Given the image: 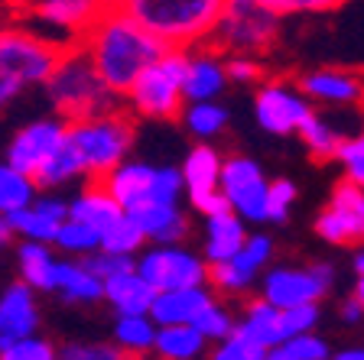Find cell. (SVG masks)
<instances>
[{"instance_id": "ffe728a7", "label": "cell", "mask_w": 364, "mask_h": 360, "mask_svg": "<svg viewBox=\"0 0 364 360\" xmlns=\"http://www.w3.org/2000/svg\"><path fill=\"white\" fill-rule=\"evenodd\" d=\"M215 302V293L208 285L198 289H173V293H156L150 305V318L156 328H176V324H192L205 305Z\"/></svg>"}, {"instance_id": "816d5d0a", "label": "cell", "mask_w": 364, "mask_h": 360, "mask_svg": "<svg viewBox=\"0 0 364 360\" xmlns=\"http://www.w3.org/2000/svg\"><path fill=\"white\" fill-rule=\"evenodd\" d=\"M20 91H23L20 82H14V78H7L4 72H0V111H4V107H7L10 101L20 94Z\"/></svg>"}, {"instance_id": "3957f363", "label": "cell", "mask_w": 364, "mask_h": 360, "mask_svg": "<svg viewBox=\"0 0 364 360\" xmlns=\"http://www.w3.org/2000/svg\"><path fill=\"white\" fill-rule=\"evenodd\" d=\"M46 88H49L53 107L59 111V117L65 124L91 120V117H101V114H111L124 107V101L95 75V68H91V62L85 59V53L78 45H72L62 55V62L55 65Z\"/></svg>"}, {"instance_id": "ee69618b", "label": "cell", "mask_w": 364, "mask_h": 360, "mask_svg": "<svg viewBox=\"0 0 364 360\" xmlns=\"http://www.w3.org/2000/svg\"><path fill=\"white\" fill-rule=\"evenodd\" d=\"M85 270L91 273V276H98L101 283H107V279L114 276H124V273L134 270V256H121V253H107V250H98V253L85 256Z\"/></svg>"}, {"instance_id": "f6af8a7d", "label": "cell", "mask_w": 364, "mask_h": 360, "mask_svg": "<svg viewBox=\"0 0 364 360\" xmlns=\"http://www.w3.org/2000/svg\"><path fill=\"white\" fill-rule=\"evenodd\" d=\"M296 202V185L289 179H270V192H267V221L270 224H283L289 218V208Z\"/></svg>"}, {"instance_id": "8992f818", "label": "cell", "mask_w": 364, "mask_h": 360, "mask_svg": "<svg viewBox=\"0 0 364 360\" xmlns=\"http://www.w3.org/2000/svg\"><path fill=\"white\" fill-rule=\"evenodd\" d=\"M189 53L186 49H166L156 65H150L144 75L130 84L124 94V111L140 114L146 120H179L182 107V78H186Z\"/></svg>"}, {"instance_id": "f35d334b", "label": "cell", "mask_w": 364, "mask_h": 360, "mask_svg": "<svg viewBox=\"0 0 364 360\" xmlns=\"http://www.w3.org/2000/svg\"><path fill=\"white\" fill-rule=\"evenodd\" d=\"M0 360H59V344H53L43 334H33V338L0 347Z\"/></svg>"}, {"instance_id": "836d02e7", "label": "cell", "mask_w": 364, "mask_h": 360, "mask_svg": "<svg viewBox=\"0 0 364 360\" xmlns=\"http://www.w3.org/2000/svg\"><path fill=\"white\" fill-rule=\"evenodd\" d=\"M7 227H10V234H20L23 240H33V244H46V247H53L62 224H53V221L43 218V214L30 204V208L7 214Z\"/></svg>"}, {"instance_id": "ab89813d", "label": "cell", "mask_w": 364, "mask_h": 360, "mask_svg": "<svg viewBox=\"0 0 364 360\" xmlns=\"http://www.w3.org/2000/svg\"><path fill=\"white\" fill-rule=\"evenodd\" d=\"M270 256H273V237L270 234H247V240H244L241 253L235 256V263L244 273L257 276L267 263H270Z\"/></svg>"}, {"instance_id": "d590c367", "label": "cell", "mask_w": 364, "mask_h": 360, "mask_svg": "<svg viewBox=\"0 0 364 360\" xmlns=\"http://www.w3.org/2000/svg\"><path fill=\"white\" fill-rule=\"evenodd\" d=\"M55 247H59L62 253H72V256H78V260H85V256H91V253H98L101 250V234L95 231V227L82 224V221L68 218L65 224L59 227Z\"/></svg>"}, {"instance_id": "681fc988", "label": "cell", "mask_w": 364, "mask_h": 360, "mask_svg": "<svg viewBox=\"0 0 364 360\" xmlns=\"http://www.w3.org/2000/svg\"><path fill=\"white\" fill-rule=\"evenodd\" d=\"M33 208L43 214V218H49L53 224H65L68 221V198H59V195H39L36 202H33Z\"/></svg>"}, {"instance_id": "7dc6e473", "label": "cell", "mask_w": 364, "mask_h": 360, "mask_svg": "<svg viewBox=\"0 0 364 360\" xmlns=\"http://www.w3.org/2000/svg\"><path fill=\"white\" fill-rule=\"evenodd\" d=\"M318 305H299V308H287L283 312V331H287V341L289 338H299V334H312L318 324Z\"/></svg>"}, {"instance_id": "603a6c76", "label": "cell", "mask_w": 364, "mask_h": 360, "mask_svg": "<svg viewBox=\"0 0 364 360\" xmlns=\"http://www.w3.org/2000/svg\"><path fill=\"white\" fill-rule=\"evenodd\" d=\"M68 218L82 221V224L95 227L98 234H105L114 221L124 218V208L107 195L101 182H88L75 198H68Z\"/></svg>"}, {"instance_id": "5b68a950", "label": "cell", "mask_w": 364, "mask_h": 360, "mask_svg": "<svg viewBox=\"0 0 364 360\" xmlns=\"http://www.w3.org/2000/svg\"><path fill=\"white\" fill-rule=\"evenodd\" d=\"M283 20L257 0H228L225 13L215 26L212 45L218 55H264L280 43Z\"/></svg>"}, {"instance_id": "f546056e", "label": "cell", "mask_w": 364, "mask_h": 360, "mask_svg": "<svg viewBox=\"0 0 364 360\" xmlns=\"http://www.w3.org/2000/svg\"><path fill=\"white\" fill-rule=\"evenodd\" d=\"M241 324H244V328H250L260 341H264L267 351L287 341V331H283V312H280V308H273V305H267L260 295H257V299H250L247 305H244Z\"/></svg>"}, {"instance_id": "6da1fadb", "label": "cell", "mask_w": 364, "mask_h": 360, "mask_svg": "<svg viewBox=\"0 0 364 360\" xmlns=\"http://www.w3.org/2000/svg\"><path fill=\"white\" fill-rule=\"evenodd\" d=\"M78 49L91 62L95 75L121 101L130 91V84L166 53V45L156 36H150L140 23L130 20L124 10H105L95 20V26L78 39Z\"/></svg>"}, {"instance_id": "7c38bea8", "label": "cell", "mask_w": 364, "mask_h": 360, "mask_svg": "<svg viewBox=\"0 0 364 360\" xmlns=\"http://www.w3.org/2000/svg\"><path fill=\"white\" fill-rule=\"evenodd\" d=\"M316 234L332 247L364 244V188L341 179L332 188L328 204L316 214Z\"/></svg>"}, {"instance_id": "e0dca14e", "label": "cell", "mask_w": 364, "mask_h": 360, "mask_svg": "<svg viewBox=\"0 0 364 360\" xmlns=\"http://www.w3.org/2000/svg\"><path fill=\"white\" fill-rule=\"evenodd\" d=\"M36 331H39L36 293L16 279V283H10L0 293V347H7L23 338H33Z\"/></svg>"}, {"instance_id": "11a10c76", "label": "cell", "mask_w": 364, "mask_h": 360, "mask_svg": "<svg viewBox=\"0 0 364 360\" xmlns=\"http://www.w3.org/2000/svg\"><path fill=\"white\" fill-rule=\"evenodd\" d=\"M351 266H355L358 276H364V244L358 247V253H355V260H351Z\"/></svg>"}, {"instance_id": "94428289", "label": "cell", "mask_w": 364, "mask_h": 360, "mask_svg": "<svg viewBox=\"0 0 364 360\" xmlns=\"http://www.w3.org/2000/svg\"><path fill=\"white\" fill-rule=\"evenodd\" d=\"M127 360H153V354H150V357H127Z\"/></svg>"}, {"instance_id": "b9f144b4", "label": "cell", "mask_w": 364, "mask_h": 360, "mask_svg": "<svg viewBox=\"0 0 364 360\" xmlns=\"http://www.w3.org/2000/svg\"><path fill=\"white\" fill-rule=\"evenodd\" d=\"M335 159L345 165V182L364 188V130L355 136H345L338 153H335Z\"/></svg>"}, {"instance_id": "5bb4252c", "label": "cell", "mask_w": 364, "mask_h": 360, "mask_svg": "<svg viewBox=\"0 0 364 360\" xmlns=\"http://www.w3.org/2000/svg\"><path fill=\"white\" fill-rule=\"evenodd\" d=\"M68 140V124L62 117H43L26 124L23 130H16L14 140L7 146V165L23 175H36V169L43 163L55 156Z\"/></svg>"}, {"instance_id": "83f0119b", "label": "cell", "mask_w": 364, "mask_h": 360, "mask_svg": "<svg viewBox=\"0 0 364 360\" xmlns=\"http://www.w3.org/2000/svg\"><path fill=\"white\" fill-rule=\"evenodd\" d=\"M156 324L150 315H121L114 322L111 344L124 354V357H150L153 344H156Z\"/></svg>"}, {"instance_id": "7bdbcfd3", "label": "cell", "mask_w": 364, "mask_h": 360, "mask_svg": "<svg viewBox=\"0 0 364 360\" xmlns=\"http://www.w3.org/2000/svg\"><path fill=\"white\" fill-rule=\"evenodd\" d=\"M59 360H127L111 341H65L59 344Z\"/></svg>"}, {"instance_id": "484cf974", "label": "cell", "mask_w": 364, "mask_h": 360, "mask_svg": "<svg viewBox=\"0 0 364 360\" xmlns=\"http://www.w3.org/2000/svg\"><path fill=\"white\" fill-rule=\"evenodd\" d=\"M55 293L72 305H95V302H105V283L91 276L82 260H59Z\"/></svg>"}, {"instance_id": "9f6ffc18", "label": "cell", "mask_w": 364, "mask_h": 360, "mask_svg": "<svg viewBox=\"0 0 364 360\" xmlns=\"http://www.w3.org/2000/svg\"><path fill=\"white\" fill-rule=\"evenodd\" d=\"M351 299H355L358 305L364 308V276H358V283H355V295H351Z\"/></svg>"}, {"instance_id": "8fae6325", "label": "cell", "mask_w": 364, "mask_h": 360, "mask_svg": "<svg viewBox=\"0 0 364 360\" xmlns=\"http://www.w3.org/2000/svg\"><path fill=\"white\" fill-rule=\"evenodd\" d=\"M267 192H270V179L264 175L260 163H254L250 156L225 159V165H221V195L244 224H264L267 221Z\"/></svg>"}, {"instance_id": "bcb514c9", "label": "cell", "mask_w": 364, "mask_h": 360, "mask_svg": "<svg viewBox=\"0 0 364 360\" xmlns=\"http://www.w3.org/2000/svg\"><path fill=\"white\" fill-rule=\"evenodd\" d=\"M225 75L237 84H260L264 82V62L254 55H225Z\"/></svg>"}, {"instance_id": "4dcf8cb0", "label": "cell", "mask_w": 364, "mask_h": 360, "mask_svg": "<svg viewBox=\"0 0 364 360\" xmlns=\"http://www.w3.org/2000/svg\"><path fill=\"white\" fill-rule=\"evenodd\" d=\"M36 198H39V188L30 175L10 169L7 163L0 165V214H4V218L14 214V211L30 208Z\"/></svg>"}, {"instance_id": "91938a15", "label": "cell", "mask_w": 364, "mask_h": 360, "mask_svg": "<svg viewBox=\"0 0 364 360\" xmlns=\"http://www.w3.org/2000/svg\"><path fill=\"white\" fill-rule=\"evenodd\" d=\"M14 4L23 10H30V7H36V4H43V0H14Z\"/></svg>"}, {"instance_id": "680465c9", "label": "cell", "mask_w": 364, "mask_h": 360, "mask_svg": "<svg viewBox=\"0 0 364 360\" xmlns=\"http://www.w3.org/2000/svg\"><path fill=\"white\" fill-rule=\"evenodd\" d=\"M127 4H130V0H101V7H105V10H124Z\"/></svg>"}, {"instance_id": "f907efd6", "label": "cell", "mask_w": 364, "mask_h": 360, "mask_svg": "<svg viewBox=\"0 0 364 360\" xmlns=\"http://www.w3.org/2000/svg\"><path fill=\"white\" fill-rule=\"evenodd\" d=\"M208 360H250V357L235 344V341L228 338V341H221V344H215V351H212Z\"/></svg>"}, {"instance_id": "d4e9b609", "label": "cell", "mask_w": 364, "mask_h": 360, "mask_svg": "<svg viewBox=\"0 0 364 360\" xmlns=\"http://www.w3.org/2000/svg\"><path fill=\"white\" fill-rule=\"evenodd\" d=\"M156 299L150 285L136 276V270L124 273V276H114L105 283V302L121 315H150V305Z\"/></svg>"}, {"instance_id": "e575fe53", "label": "cell", "mask_w": 364, "mask_h": 360, "mask_svg": "<svg viewBox=\"0 0 364 360\" xmlns=\"http://www.w3.org/2000/svg\"><path fill=\"white\" fill-rule=\"evenodd\" d=\"M146 247V237L144 231L134 224V221L124 214L121 221H114L111 227H107L105 234H101V250H107V253H121V256H140Z\"/></svg>"}, {"instance_id": "ba28073f", "label": "cell", "mask_w": 364, "mask_h": 360, "mask_svg": "<svg viewBox=\"0 0 364 360\" xmlns=\"http://www.w3.org/2000/svg\"><path fill=\"white\" fill-rule=\"evenodd\" d=\"M134 270L153 293L208 285V263L186 244H146L144 253L136 256Z\"/></svg>"}, {"instance_id": "30bf717a", "label": "cell", "mask_w": 364, "mask_h": 360, "mask_svg": "<svg viewBox=\"0 0 364 360\" xmlns=\"http://www.w3.org/2000/svg\"><path fill=\"white\" fill-rule=\"evenodd\" d=\"M332 283L335 266L328 260H316L306 266H273L260 279V299L280 312L299 305H318L328 295Z\"/></svg>"}, {"instance_id": "8d00e7d4", "label": "cell", "mask_w": 364, "mask_h": 360, "mask_svg": "<svg viewBox=\"0 0 364 360\" xmlns=\"http://www.w3.org/2000/svg\"><path fill=\"white\" fill-rule=\"evenodd\" d=\"M192 328H196L208 344H212V341L215 344H221V341H228L231 338V331H235V315H231V312L215 299L212 305H205L202 312H198V318L192 322Z\"/></svg>"}, {"instance_id": "6f0895ef", "label": "cell", "mask_w": 364, "mask_h": 360, "mask_svg": "<svg viewBox=\"0 0 364 360\" xmlns=\"http://www.w3.org/2000/svg\"><path fill=\"white\" fill-rule=\"evenodd\" d=\"M10 237H14V234H10V227H7V218L0 214V247H4V244H7Z\"/></svg>"}, {"instance_id": "cb8c5ba5", "label": "cell", "mask_w": 364, "mask_h": 360, "mask_svg": "<svg viewBox=\"0 0 364 360\" xmlns=\"http://www.w3.org/2000/svg\"><path fill=\"white\" fill-rule=\"evenodd\" d=\"M16 266H20V283H26L33 293H55L59 283V260L53 247L23 240L16 247Z\"/></svg>"}, {"instance_id": "74e56055", "label": "cell", "mask_w": 364, "mask_h": 360, "mask_svg": "<svg viewBox=\"0 0 364 360\" xmlns=\"http://www.w3.org/2000/svg\"><path fill=\"white\" fill-rule=\"evenodd\" d=\"M208 283H212V289L221 295H241L257 283V276H250L235 260H228V263H218V266H208Z\"/></svg>"}, {"instance_id": "52a82bcc", "label": "cell", "mask_w": 364, "mask_h": 360, "mask_svg": "<svg viewBox=\"0 0 364 360\" xmlns=\"http://www.w3.org/2000/svg\"><path fill=\"white\" fill-rule=\"evenodd\" d=\"M105 192L124 208V214L144 204H179L182 198V173L176 165H150L127 159L114 173L101 179Z\"/></svg>"}, {"instance_id": "9a60e30c", "label": "cell", "mask_w": 364, "mask_h": 360, "mask_svg": "<svg viewBox=\"0 0 364 360\" xmlns=\"http://www.w3.org/2000/svg\"><path fill=\"white\" fill-rule=\"evenodd\" d=\"M296 88L309 104L348 107L364 101V78L351 68H312L296 78Z\"/></svg>"}, {"instance_id": "f5cc1de1", "label": "cell", "mask_w": 364, "mask_h": 360, "mask_svg": "<svg viewBox=\"0 0 364 360\" xmlns=\"http://www.w3.org/2000/svg\"><path fill=\"white\" fill-rule=\"evenodd\" d=\"M341 322H345V324H358V322H364V308L358 305L355 299H348L345 305H341Z\"/></svg>"}, {"instance_id": "d6986e66", "label": "cell", "mask_w": 364, "mask_h": 360, "mask_svg": "<svg viewBox=\"0 0 364 360\" xmlns=\"http://www.w3.org/2000/svg\"><path fill=\"white\" fill-rule=\"evenodd\" d=\"M221 165H225V159H221V153L215 150L212 143H198V146L189 150L186 163L179 165V173H182V188H186V198H189L192 208L221 192Z\"/></svg>"}, {"instance_id": "d6a6232c", "label": "cell", "mask_w": 364, "mask_h": 360, "mask_svg": "<svg viewBox=\"0 0 364 360\" xmlns=\"http://www.w3.org/2000/svg\"><path fill=\"white\" fill-rule=\"evenodd\" d=\"M78 175H85L82 173V163H78V156H75V150L68 146V140H65V146H62L59 153H55L49 163H43L36 169V175H33V182H36V188H59V185H68V182H75Z\"/></svg>"}, {"instance_id": "9c48e42d", "label": "cell", "mask_w": 364, "mask_h": 360, "mask_svg": "<svg viewBox=\"0 0 364 360\" xmlns=\"http://www.w3.org/2000/svg\"><path fill=\"white\" fill-rule=\"evenodd\" d=\"M65 53L68 45H62L59 39L26 30H0V72L20 82L23 88L49 82Z\"/></svg>"}, {"instance_id": "7402d4cb", "label": "cell", "mask_w": 364, "mask_h": 360, "mask_svg": "<svg viewBox=\"0 0 364 360\" xmlns=\"http://www.w3.org/2000/svg\"><path fill=\"white\" fill-rule=\"evenodd\" d=\"M247 224L237 214H221V218H208L205 221V247H202V260L208 266L235 260L241 253L244 240H247Z\"/></svg>"}, {"instance_id": "f1b7e54d", "label": "cell", "mask_w": 364, "mask_h": 360, "mask_svg": "<svg viewBox=\"0 0 364 360\" xmlns=\"http://www.w3.org/2000/svg\"><path fill=\"white\" fill-rule=\"evenodd\" d=\"M179 120L186 124V130H189L196 140L212 143L215 136H221L228 130L231 114H228V107L221 104V101H205V104H186Z\"/></svg>"}, {"instance_id": "c3c4849f", "label": "cell", "mask_w": 364, "mask_h": 360, "mask_svg": "<svg viewBox=\"0 0 364 360\" xmlns=\"http://www.w3.org/2000/svg\"><path fill=\"white\" fill-rule=\"evenodd\" d=\"M293 360H332V351L318 334H299V338L283 341Z\"/></svg>"}, {"instance_id": "2e32d148", "label": "cell", "mask_w": 364, "mask_h": 360, "mask_svg": "<svg viewBox=\"0 0 364 360\" xmlns=\"http://www.w3.org/2000/svg\"><path fill=\"white\" fill-rule=\"evenodd\" d=\"M26 13H33L43 26L55 30L62 36V43L72 49L95 26V20L105 13V7H101V0H43Z\"/></svg>"}, {"instance_id": "db71d44e", "label": "cell", "mask_w": 364, "mask_h": 360, "mask_svg": "<svg viewBox=\"0 0 364 360\" xmlns=\"http://www.w3.org/2000/svg\"><path fill=\"white\" fill-rule=\"evenodd\" d=\"M332 360H364V347H348V351L332 354Z\"/></svg>"}, {"instance_id": "277c9868", "label": "cell", "mask_w": 364, "mask_h": 360, "mask_svg": "<svg viewBox=\"0 0 364 360\" xmlns=\"http://www.w3.org/2000/svg\"><path fill=\"white\" fill-rule=\"evenodd\" d=\"M136 127L127 111H111L91 120L68 124V146L75 150L82 173L91 182H101L121 163H127V153L134 150Z\"/></svg>"}, {"instance_id": "4fadbf2b", "label": "cell", "mask_w": 364, "mask_h": 360, "mask_svg": "<svg viewBox=\"0 0 364 360\" xmlns=\"http://www.w3.org/2000/svg\"><path fill=\"white\" fill-rule=\"evenodd\" d=\"M316 111L303 98L296 82H264L254 94V117L260 130L273 136H289L306 124V117Z\"/></svg>"}, {"instance_id": "ac0fdd59", "label": "cell", "mask_w": 364, "mask_h": 360, "mask_svg": "<svg viewBox=\"0 0 364 360\" xmlns=\"http://www.w3.org/2000/svg\"><path fill=\"white\" fill-rule=\"evenodd\" d=\"M228 84L225 75V55H218L212 45L192 49L186 78H182V101L186 104H205V101H218Z\"/></svg>"}, {"instance_id": "7a4b0ae2", "label": "cell", "mask_w": 364, "mask_h": 360, "mask_svg": "<svg viewBox=\"0 0 364 360\" xmlns=\"http://www.w3.org/2000/svg\"><path fill=\"white\" fill-rule=\"evenodd\" d=\"M228 0H130L124 13L140 23L150 36H156L166 49L205 45L212 39Z\"/></svg>"}, {"instance_id": "1f68e13d", "label": "cell", "mask_w": 364, "mask_h": 360, "mask_svg": "<svg viewBox=\"0 0 364 360\" xmlns=\"http://www.w3.org/2000/svg\"><path fill=\"white\" fill-rule=\"evenodd\" d=\"M296 136L306 143V150H309L316 159H335L341 140H345V136H341L338 130H335L332 124H328L322 114H316V111L306 117V124L296 130Z\"/></svg>"}, {"instance_id": "44dd1931", "label": "cell", "mask_w": 364, "mask_h": 360, "mask_svg": "<svg viewBox=\"0 0 364 360\" xmlns=\"http://www.w3.org/2000/svg\"><path fill=\"white\" fill-rule=\"evenodd\" d=\"M127 218L144 231L146 244H182L189 234V214L182 204H144L127 211Z\"/></svg>"}, {"instance_id": "4316f807", "label": "cell", "mask_w": 364, "mask_h": 360, "mask_svg": "<svg viewBox=\"0 0 364 360\" xmlns=\"http://www.w3.org/2000/svg\"><path fill=\"white\" fill-rule=\"evenodd\" d=\"M208 341L198 334L192 324H176V328H159L153 360H205Z\"/></svg>"}, {"instance_id": "60d3db41", "label": "cell", "mask_w": 364, "mask_h": 360, "mask_svg": "<svg viewBox=\"0 0 364 360\" xmlns=\"http://www.w3.org/2000/svg\"><path fill=\"white\" fill-rule=\"evenodd\" d=\"M257 4H264L280 20H289V16H303V13H332V10L345 7L348 0H257Z\"/></svg>"}]
</instances>
